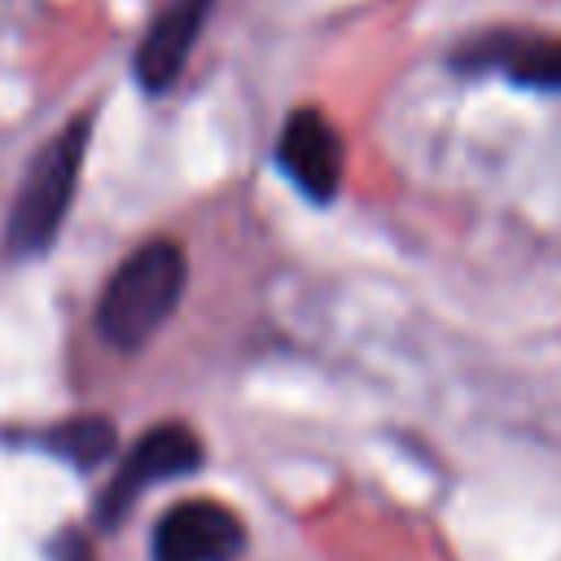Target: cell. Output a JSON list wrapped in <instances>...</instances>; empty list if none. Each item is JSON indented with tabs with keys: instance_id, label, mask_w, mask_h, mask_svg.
I'll return each instance as SVG.
<instances>
[{
	"instance_id": "obj_9",
	"label": "cell",
	"mask_w": 561,
	"mask_h": 561,
	"mask_svg": "<svg viewBox=\"0 0 561 561\" xmlns=\"http://www.w3.org/2000/svg\"><path fill=\"white\" fill-rule=\"evenodd\" d=\"M48 561H96V552H92V543H88L83 530L66 526V530H57L48 539Z\"/></svg>"
},
{
	"instance_id": "obj_8",
	"label": "cell",
	"mask_w": 561,
	"mask_h": 561,
	"mask_svg": "<svg viewBox=\"0 0 561 561\" xmlns=\"http://www.w3.org/2000/svg\"><path fill=\"white\" fill-rule=\"evenodd\" d=\"M35 443H39L48 456L66 460L70 469L92 473L96 465H105V460L114 456V447H118V430H114L110 416L83 412V416H70V421H57V425L39 430Z\"/></svg>"
},
{
	"instance_id": "obj_1",
	"label": "cell",
	"mask_w": 561,
	"mask_h": 561,
	"mask_svg": "<svg viewBox=\"0 0 561 561\" xmlns=\"http://www.w3.org/2000/svg\"><path fill=\"white\" fill-rule=\"evenodd\" d=\"M184 289H188L184 245L171 237H153L136 245L105 280L96 298V333L114 351L131 355L158 337V329L175 316Z\"/></svg>"
},
{
	"instance_id": "obj_5",
	"label": "cell",
	"mask_w": 561,
	"mask_h": 561,
	"mask_svg": "<svg viewBox=\"0 0 561 561\" xmlns=\"http://www.w3.org/2000/svg\"><path fill=\"white\" fill-rule=\"evenodd\" d=\"M272 162L302 202L333 206L346 180V140L320 105H298L276 131Z\"/></svg>"
},
{
	"instance_id": "obj_6",
	"label": "cell",
	"mask_w": 561,
	"mask_h": 561,
	"mask_svg": "<svg viewBox=\"0 0 561 561\" xmlns=\"http://www.w3.org/2000/svg\"><path fill=\"white\" fill-rule=\"evenodd\" d=\"M250 548L245 522L224 500H180L149 535V561H241Z\"/></svg>"
},
{
	"instance_id": "obj_7",
	"label": "cell",
	"mask_w": 561,
	"mask_h": 561,
	"mask_svg": "<svg viewBox=\"0 0 561 561\" xmlns=\"http://www.w3.org/2000/svg\"><path fill=\"white\" fill-rule=\"evenodd\" d=\"M210 13H215V0H167L158 9V18L149 22V31L136 44V57H131V75H136L140 92L162 96L180 83Z\"/></svg>"
},
{
	"instance_id": "obj_2",
	"label": "cell",
	"mask_w": 561,
	"mask_h": 561,
	"mask_svg": "<svg viewBox=\"0 0 561 561\" xmlns=\"http://www.w3.org/2000/svg\"><path fill=\"white\" fill-rule=\"evenodd\" d=\"M88 140H92V118L79 114L35 153V162L22 175L18 197L9 206V219H4V259H13V263L35 259L57 241L66 210L75 202V188H79Z\"/></svg>"
},
{
	"instance_id": "obj_3",
	"label": "cell",
	"mask_w": 561,
	"mask_h": 561,
	"mask_svg": "<svg viewBox=\"0 0 561 561\" xmlns=\"http://www.w3.org/2000/svg\"><path fill=\"white\" fill-rule=\"evenodd\" d=\"M451 75L460 79H500L517 92L561 96V35L535 26H482L451 44Z\"/></svg>"
},
{
	"instance_id": "obj_4",
	"label": "cell",
	"mask_w": 561,
	"mask_h": 561,
	"mask_svg": "<svg viewBox=\"0 0 561 561\" xmlns=\"http://www.w3.org/2000/svg\"><path fill=\"white\" fill-rule=\"evenodd\" d=\"M202 465H206V447H202V438H197L193 425H184V421H158V425H149L131 443V451L123 456L118 473L105 482V491L96 500V526L101 530H114L136 508V500L145 491H153L162 482H175V478H188Z\"/></svg>"
}]
</instances>
